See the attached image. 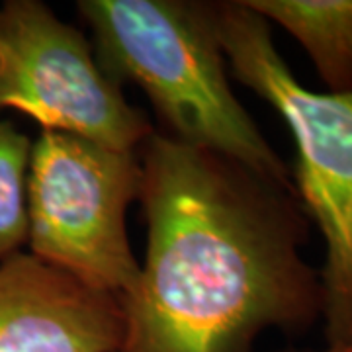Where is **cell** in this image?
Masks as SVG:
<instances>
[{"mask_svg":"<svg viewBox=\"0 0 352 352\" xmlns=\"http://www.w3.org/2000/svg\"><path fill=\"white\" fill-rule=\"evenodd\" d=\"M147 254L118 352H254L321 321L311 221L294 186L153 131L138 149Z\"/></svg>","mask_w":352,"mask_h":352,"instance_id":"obj_1","label":"cell"},{"mask_svg":"<svg viewBox=\"0 0 352 352\" xmlns=\"http://www.w3.org/2000/svg\"><path fill=\"white\" fill-rule=\"evenodd\" d=\"M76 8L102 69L147 94L163 135L294 186L289 166L229 85L217 2L80 0Z\"/></svg>","mask_w":352,"mask_h":352,"instance_id":"obj_2","label":"cell"},{"mask_svg":"<svg viewBox=\"0 0 352 352\" xmlns=\"http://www.w3.org/2000/svg\"><path fill=\"white\" fill-rule=\"evenodd\" d=\"M217 24L229 75L272 106L292 133V182L325 243V351L352 352V94L303 87L280 55L272 25L245 0L217 2Z\"/></svg>","mask_w":352,"mask_h":352,"instance_id":"obj_3","label":"cell"},{"mask_svg":"<svg viewBox=\"0 0 352 352\" xmlns=\"http://www.w3.org/2000/svg\"><path fill=\"white\" fill-rule=\"evenodd\" d=\"M139 186L138 151L41 131L28 170L30 252L124 302L141 272L126 226Z\"/></svg>","mask_w":352,"mask_h":352,"instance_id":"obj_4","label":"cell"},{"mask_svg":"<svg viewBox=\"0 0 352 352\" xmlns=\"http://www.w3.org/2000/svg\"><path fill=\"white\" fill-rule=\"evenodd\" d=\"M122 151H138L155 131L126 100L92 43L39 0L0 4V110Z\"/></svg>","mask_w":352,"mask_h":352,"instance_id":"obj_5","label":"cell"},{"mask_svg":"<svg viewBox=\"0 0 352 352\" xmlns=\"http://www.w3.org/2000/svg\"><path fill=\"white\" fill-rule=\"evenodd\" d=\"M122 302L16 252L0 263V352H118Z\"/></svg>","mask_w":352,"mask_h":352,"instance_id":"obj_6","label":"cell"},{"mask_svg":"<svg viewBox=\"0 0 352 352\" xmlns=\"http://www.w3.org/2000/svg\"><path fill=\"white\" fill-rule=\"evenodd\" d=\"M245 4L302 45L325 92L352 94V0H245Z\"/></svg>","mask_w":352,"mask_h":352,"instance_id":"obj_7","label":"cell"},{"mask_svg":"<svg viewBox=\"0 0 352 352\" xmlns=\"http://www.w3.org/2000/svg\"><path fill=\"white\" fill-rule=\"evenodd\" d=\"M30 157V138L0 118V263L28 243Z\"/></svg>","mask_w":352,"mask_h":352,"instance_id":"obj_8","label":"cell"},{"mask_svg":"<svg viewBox=\"0 0 352 352\" xmlns=\"http://www.w3.org/2000/svg\"><path fill=\"white\" fill-rule=\"evenodd\" d=\"M274 352H307V351H300V349H294V346H289V349H280V351Z\"/></svg>","mask_w":352,"mask_h":352,"instance_id":"obj_9","label":"cell"},{"mask_svg":"<svg viewBox=\"0 0 352 352\" xmlns=\"http://www.w3.org/2000/svg\"><path fill=\"white\" fill-rule=\"evenodd\" d=\"M321 352H329V351H321Z\"/></svg>","mask_w":352,"mask_h":352,"instance_id":"obj_10","label":"cell"}]
</instances>
